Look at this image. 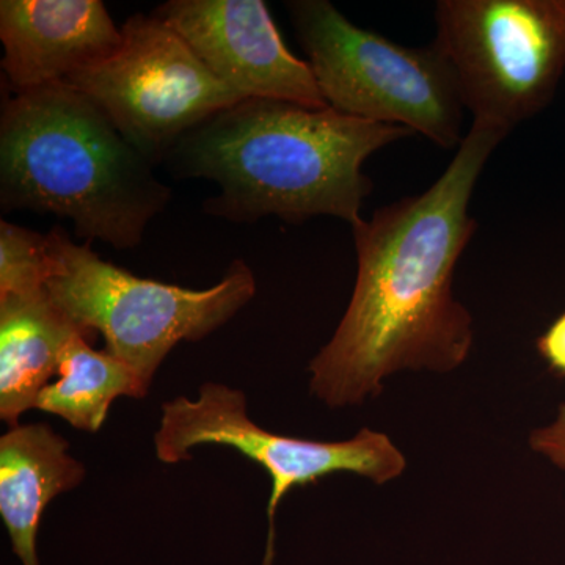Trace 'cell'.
Listing matches in <instances>:
<instances>
[{
  "mask_svg": "<svg viewBox=\"0 0 565 565\" xmlns=\"http://www.w3.org/2000/svg\"><path fill=\"white\" fill-rule=\"evenodd\" d=\"M84 478V463L47 424H20L0 437V515L22 565H40L36 537L47 504Z\"/></svg>",
  "mask_w": 565,
  "mask_h": 565,
  "instance_id": "11",
  "label": "cell"
},
{
  "mask_svg": "<svg viewBox=\"0 0 565 565\" xmlns=\"http://www.w3.org/2000/svg\"><path fill=\"white\" fill-rule=\"evenodd\" d=\"M508 136L473 121L426 192L379 207L371 221L353 226L359 267L352 299L310 363V390L322 403L363 404L394 373H451L468 359L473 318L452 294V277L475 236L476 184Z\"/></svg>",
  "mask_w": 565,
  "mask_h": 565,
  "instance_id": "1",
  "label": "cell"
},
{
  "mask_svg": "<svg viewBox=\"0 0 565 565\" xmlns=\"http://www.w3.org/2000/svg\"><path fill=\"white\" fill-rule=\"evenodd\" d=\"M46 291L85 333H102L106 349L150 388L166 356L181 341H199L233 319L256 294L250 267L236 259L210 289L136 277L73 243L62 226L46 234Z\"/></svg>",
  "mask_w": 565,
  "mask_h": 565,
  "instance_id": "4",
  "label": "cell"
},
{
  "mask_svg": "<svg viewBox=\"0 0 565 565\" xmlns=\"http://www.w3.org/2000/svg\"><path fill=\"white\" fill-rule=\"evenodd\" d=\"M537 349L555 373L565 375V311L539 338Z\"/></svg>",
  "mask_w": 565,
  "mask_h": 565,
  "instance_id": "16",
  "label": "cell"
},
{
  "mask_svg": "<svg viewBox=\"0 0 565 565\" xmlns=\"http://www.w3.org/2000/svg\"><path fill=\"white\" fill-rule=\"evenodd\" d=\"M46 234L0 222V296L46 289Z\"/></svg>",
  "mask_w": 565,
  "mask_h": 565,
  "instance_id": "14",
  "label": "cell"
},
{
  "mask_svg": "<svg viewBox=\"0 0 565 565\" xmlns=\"http://www.w3.org/2000/svg\"><path fill=\"white\" fill-rule=\"evenodd\" d=\"M121 33L109 58L63 84L90 98L154 166L196 126L244 102L156 14H134Z\"/></svg>",
  "mask_w": 565,
  "mask_h": 565,
  "instance_id": "7",
  "label": "cell"
},
{
  "mask_svg": "<svg viewBox=\"0 0 565 565\" xmlns=\"http://www.w3.org/2000/svg\"><path fill=\"white\" fill-rule=\"evenodd\" d=\"M221 445L262 465L273 479L267 504L269 535L263 565H273L275 514L294 487L313 484L334 473H353L382 486L404 473L407 460L388 435L360 430L345 441H315L269 433L248 416L247 397L223 384H203L196 399L174 397L162 404L154 434L156 456L162 463L191 460V449Z\"/></svg>",
  "mask_w": 565,
  "mask_h": 565,
  "instance_id": "8",
  "label": "cell"
},
{
  "mask_svg": "<svg viewBox=\"0 0 565 565\" xmlns=\"http://www.w3.org/2000/svg\"><path fill=\"white\" fill-rule=\"evenodd\" d=\"M0 40L3 74L20 95L106 61L122 33L99 0H2Z\"/></svg>",
  "mask_w": 565,
  "mask_h": 565,
  "instance_id": "10",
  "label": "cell"
},
{
  "mask_svg": "<svg viewBox=\"0 0 565 565\" xmlns=\"http://www.w3.org/2000/svg\"><path fill=\"white\" fill-rule=\"evenodd\" d=\"M87 96L66 84L14 95L0 117V206L52 212L118 250L141 243L172 189Z\"/></svg>",
  "mask_w": 565,
  "mask_h": 565,
  "instance_id": "3",
  "label": "cell"
},
{
  "mask_svg": "<svg viewBox=\"0 0 565 565\" xmlns=\"http://www.w3.org/2000/svg\"><path fill=\"white\" fill-rule=\"evenodd\" d=\"M154 14L241 98L329 107L311 66L286 47L263 0H170Z\"/></svg>",
  "mask_w": 565,
  "mask_h": 565,
  "instance_id": "9",
  "label": "cell"
},
{
  "mask_svg": "<svg viewBox=\"0 0 565 565\" xmlns=\"http://www.w3.org/2000/svg\"><path fill=\"white\" fill-rule=\"evenodd\" d=\"M90 334L63 313L46 289L0 296V418L10 427L35 408L76 338Z\"/></svg>",
  "mask_w": 565,
  "mask_h": 565,
  "instance_id": "12",
  "label": "cell"
},
{
  "mask_svg": "<svg viewBox=\"0 0 565 565\" xmlns=\"http://www.w3.org/2000/svg\"><path fill=\"white\" fill-rule=\"evenodd\" d=\"M58 374L61 379L40 393L35 408L85 433L102 429L118 397L141 399L148 394V386L128 364L107 351H95L85 337L66 349Z\"/></svg>",
  "mask_w": 565,
  "mask_h": 565,
  "instance_id": "13",
  "label": "cell"
},
{
  "mask_svg": "<svg viewBox=\"0 0 565 565\" xmlns=\"http://www.w3.org/2000/svg\"><path fill=\"white\" fill-rule=\"evenodd\" d=\"M300 44L332 109L403 126L445 150L465 139L463 103L434 44L408 47L353 24L327 0L288 2Z\"/></svg>",
  "mask_w": 565,
  "mask_h": 565,
  "instance_id": "5",
  "label": "cell"
},
{
  "mask_svg": "<svg viewBox=\"0 0 565 565\" xmlns=\"http://www.w3.org/2000/svg\"><path fill=\"white\" fill-rule=\"evenodd\" d=\"M414 136L403 126L349 117L332 107L244 99L196 126L166 159L180 178L221 188L204 212L230 222L266 215L300 223L330 215L355 226L374 184L363 163L393 141Z\"/></svg>",
  "mask_w": 565,
  "mask_h": 565,
  "instance_id": "2",
  "label": "cell"
},
{
  "mask_svg": "<svg viewBox=\"0 0 565 565\" xmlns=\"http://www.w3.org/2000/svg\"><path fill=\"white\" fill-rule=\"evenodd\" d=\"M530 444L535 452L548 457L565 470V404L561 405L555 423L531 434Z\"/></svg>",
  "mask_w": 565,
  "mask_h": 565,
  "instance_id": "15",
  "label": "cell"
},
{
  "mask_svg": "<svg viewBox=\"0 0 565 565\" xmlns=\"http://www.w3.org/2000/svg\"><path fill=\"white\" fill-rule=\"evenodd\" d=\"M435 28L473 121L511 132L552 102L565 70V0H440Z\"/></svg>",
  "mask_w": 565,
  "mask_h": 565,
  "instance_id": "6",
  "label": "cell"
}]
</instances>
